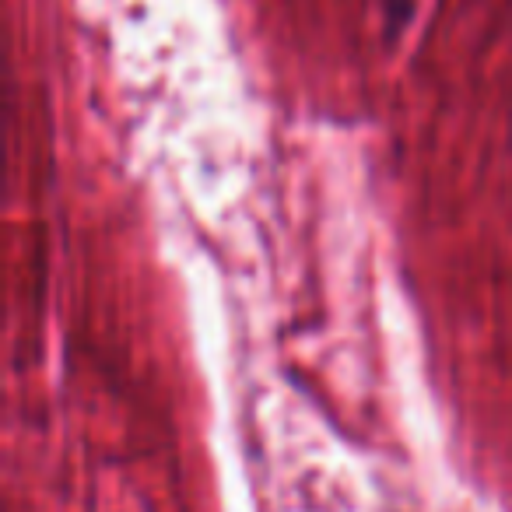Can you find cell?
I'll return each mask as SVG.
<instances>
[{
	"label": "cell",
	"instance_id": "6da1fadb",
	"mask_svg": "<svg viewBox=\"0 0 512 512\" xmlns=\"http://www.w3.org/2000/svg\"><path fill=\"white\" fill-rule=\"evenodd\" d=\"M383 15H386V36L397 39L404 32V25L414 15V0H383Z\"/></svg>",
	"mask_w": 512,
	"mask_h": 512
}]
</instances>
